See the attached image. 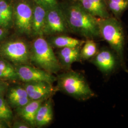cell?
I'll list each match as a JSON object with an SVG mask.
<instances>
[{"label": "cell", "mask_w": 128, "mask_h": 128, "mask_svg": "<svg viewBox=\"0 0 128 128\" xmlns=\"http://www.w3.org/2000/svg\"><path fill=\"white\" fill-rule=\"evenodd\" d=\"M69 32L86 40H99L101 38L98 18L88 13L77 1H69L60 5Z\"/></svg>", "instance_id": "6da1fadb"}, {"label": "cell", "mask_w": 128, "mask_h": 128, "mask_svg": "<svg viewBox=\"0 0 128 128\" xmlns=\"http://www.w3.org/2000/svg\"><path fill=\"white\" fill-rule=\"evenodd\" d=\"M98 22L101 38L107 42L115 53L121 68L128 73L124 54L126 35L120 20L111 16L107 18H98Z\"/></svg>", "instance_id": "7a4b0ae2"}, {"label": "cell", "mask_w": 128, "mask_h": 128, "mask_svg": "<svg viewBox=\"0 0 128 128\" xmlns=\"http://www.w3.org/2000/svg\"><path fill=\"white\" fill-rule=\"evenodd\" d=\"M57 91L74 99L86 101L96 96L82 74L71 70L66 71L56 76Z\"/></svg>", "instance_id": "3957f363"}, {"label": "cell", "mask_w": 128, "mask_h": 128, "mask_svg": "<svg viewBox=\"0 0 128 128\" xmlns=\"http://www.w3.org/2000/svg\"><path fill=\"white\" fill-rule=\"evenodd\" d=\"M30 61L38 68L51 74L58 73L62 69L52 49L44 36H38L30 47Z\"/></svg>", "instance_id": "277c9868"}, {"label": "cell", "mask_w": 128, "mask_h": 128, "mask_svg": "<svg viewBox=\"0 0 128 128\" xmlns=\"http://www.w3.org/2000/svg\"><path fill=\"white\" fill-rule=\"evenodd\" d=\"M0 56L12 63L15 66L29 64L30 48L22 40L8 41L0 46Z\"/></svg>", "instance_id": "5b68a950"}, {"label": "cell", "mask_w": 128, "mask_h": 128, "mask_svg": "<svg viewBox=\"0 0 128 128\" xmlns=\"http://www.w3.org/2000/svg\"><path fill=\"white\" fill-rule=\"evenodd\" d=\"M68 32V28L60 5L46 10L43 36H55Z\"/></svg>", "instance_id": "8992f818"}, {"label": "cell", "mask_w": 128, "mask_h": 128, "mask_svg": "<svg viewBox=\"0 0 128 128\" xmlns=\"http://www.w3.org/2000/svg\"><path fill=\"white\" fill-rule=\"evenodd\" d=\"M32 15L33 7L28 1L22 0L17 4L14 13V23L19 33L32 35Z\"/></svg>", "instance_id": "52a82bcc"}, {"label": "cell", "mask_w": 128, "mask_h": 128, "mask_svg": "<svg viewBox=\"0 0 128 128\" xmlns=\"http://www.w3.org/2000/svg\"><path fill=\"white\" fill-rule=\"evenodd\" d=\"M91 62L105 76L113 73L118 66L119 60L114 52L110 48L103 47L91 59Z\"/></svg>", "instance_id": "ba28073f"}, {"label": "cell", "mask_w": 128, "mask_h": 128, "mask_svg": "<svg viewBox=\"0 0 128 128\" xmlns=\"http://www.w3.org/2000/svg\"><path fill=\"white\" fill-rule=\"evenodd\" d=\"M15 69L18 79L24 82L44 81L53 84L56 81V77L52 74L29 64L15 66Z\"/></svg>", "instance_id": "9c48e42d"}, {"label": "cell", "mask_w": 128, "mask_h": 128, "mask_svg": "<svg viewBox=\"0 0 128 128\" xmlns=\"http://www.w3.org/2000/svg\"><path fill=\"white\" fill-rule=\"evenodd\" d=\"M23 86L31 100H45L57 91L52 84L44 81L24 82Z\"/></svg>", "instance_id": "30bf717a"}, {"label": "cell", "mask_w": 128, "mask_h": 128, "mask_svg": "<svg viewBox=\"0 0 128 128\" xmlns=\"http://www.w3.org/2000/svg\"><path fill=\"white\" fill-rule=\"evenodd\" d=\"M81 47L82 46L60 48L56 56L62 69L66 71L70 70L74 63L82 61L80 55Z\"/></svg>", "instance_id": "8fae6325"}, {"label": "cell", "mask_w": 128, "mask_h": 128, "mask_svg": "<svg viewBox=\"0 0 128 128\" xmlns=\"http://www.w3.org/2000/svg\"><path fill=\"white\" fill-rule=\"evenodd\" d=\"M78 2L88 13L97 18H107L110 14L105 0H77Z\"/></svg>", "instance_id": "7c38bea8"}, {"label": "cell", "mask_w": 128, "mask_h": 128, "mask_svg": "<svg viewBox=\"0 0 128 128\" xmlns=\"http://www.w3.org/2000/svg\"><path fill=\"white\" fill-rule=\"evenodd\" d=\"M54 113L52 102L50 98L44 101L37 110L35 116V127H44L50 124L53 120Z\"/></svg>", "instance_id": "4fadbf2b"}, {"label": "cell", "mask_w": 128, "mask_h": 128, "mask_svg": "<svg viewBox=\"0 0 128 128\" xmlns=\"http://www.w3.org/2000/svg\"><path fill=\"white\" fill-rule=\"evenodd\" d=\"M46 9L34 2L33 7L32 35L35 37L44 36L43 30L46 20Z\"/></svg>", "instance_id": "5bb4252c"}, {"label": "cell", "mask_w": 128, "mask_h": 128, "mask_svg": "<svg viewBox=\"0 0 128 128\" xmlns=\"http://www.w3.org/2000/svg\"><path fill=\"white\" fill-rule=\"evenodd\" d=\"M7 98L8 103L16 109L22 107L31 101L23 85L10 88L8 92Z\"/></svg>", "instance_id": "9a60e30c"}, {"label": "cell", "mask_w": 128, "mask_h": 128, "mask_svg": "<svg viewBox=\"0 0 128 128\" xmlns=\"http://www.w3.org/2000/svg\"><path fill=\"white\" fill-rule=\"evenodd\" d=\"M44 101V100H31L26 105L16 109L18 115L22 120L30 124L32 127H35V119L37 110Z\"/></svg>", "instance_id": "2e32d148"}, {"label": "cell", "mask_w": 128, "mask_h": 128, "mask_svg": "<svg viewBox=\"0 0 128 128\" xmlns=\"http://www.w3.org/2000/svg\"><path fill=\"white\" fill-rule=\"evenodd\" d=\"M48 41L52 47L60 49L68 47L81 46L85 41L66 35H55L51 37Z\"/></svg>", "instance_id": "e0dca14e"}, {"label": "cell", "mask_w": 128, "mask_h": 128, "mask_svg": "<svg viewBox=\"0 0 128 128\" xmlns=\"http://www.w3.org/2000/svg\"><path fill=\"white\" fill-rule=\"evenodd\" d=\"M111 15L120 20L124 13L128 10V0H105Z\"/></svg>", "instance_id": "ac0fdd59"}, {"label": "cell", "mask_w": 128, "mask_h": 128, "mask_svg": "<svg viewBox=\"0 0 128 128\" xmlns=\"http://www.w3.org/2000/svg\"><path fill=\"white\" fill-rule=\"evenodd\" d=\"M0 80L10 81L19 80L15 67L4 59H0Z\"/></svg>", "instance_id": "d6986e66"}, {"label": "cell", "mask_w": 128, "mask_h": 128, "mask_svg": "<svg viewBox=\"0 0 128 128\" xmlns=\"http://www.w3.org/2000/svg\"><path fill=\"white\" fill-rule=\"evenodd\" d=\"M99 50L97 44L94 40L87 39L83 44L80 51L82 61L91 60L96 55Z\"/></svg>", "instance_id": "ffe728a7"}, {"label": "cell", "mask_w": 128, "mask_h": 128, "mask_svg": "<svg viewBox=\"0 0 128 128\" xmlns=\"http://www.w3.org/2000/svg\"><path fill=\"white\" fill-rule=\"evenodd\" d=\"M13 17V12L11 7L6 2L0 0V24L5 28L10 25Z\"/></svg>", "instance_id": "44dd1931"}, {"label": "cell", "mask_w": 128, "mask_h": 128, "mask_svg": "<svg viewBox=\"0 0 128 128\" xmlns=\"http://www.w3.org/2000/svg\"><path fill=\"white\" fill-rule=\"evenodd\" d=\"M13 118V114L8 103L0 96V120L8 123Z\"/></svg>", "instance_id": "7402d4cb"}, {"label": "cell", "mask_w": 128, "mask_h": 128, "mask_svg": "<svg viewBox=\"0 0 128 128\" xmlns=\"http://www.w3.org/2000/svg\"><path fill=\"white\" fill-rule=\"evenodd\" d=\"M34 2L42 6L46 9L54 7L59 5L56 0H34Z\"/></svg>", "instance_id": "603a6c76"}, {"label": "cell", "mask_w": 128, "mask_h": 128, "mask_svg": "<svg viewBox=\"0 0 128 128\" xmlns=\"http://www.w3.org/2000/svg\"><path fill=\"white\" fill-rule=\"evenodd\" d=\"M14 128H32V126L25 122L24 120L22 121H17L14 123L13 125Z\"/></svg>", "instance_id": "cb8c5ba5"}, {"label": "cell", "mask_w": 128, "mask_h": 128, "mask_svg": "<svg viewBox=\"0 0 128 128\" xmlns=\"http://www.w3.org/2000/svg\"><path fill=\"white\" fill-rule=\"evenodd\" d=\"M7 85L4 82H0V96H2V95L4 94L5 92L7 89Z\"/></svg>", "instance_id": "d4e9b609"}, {"label": "cell", "mask_w": 128, "mask_h": 128, "mask_svg": "<svg viewBox=\"0 0 128 128\" xmlns=\"http://www.w3.org/2000/svg\"><path fill=\"white\" fill-rule=\"evenodd\" d=\"M9 127L8 122L4 120H0V128H7Z\"/></svg>", "instance_id": "484cf974"}, {"label": "cell", "mask_w": 128, "mask_h": 128, "mask_svg": "<svg viewBox=\"0 0 128 128\" xmlns=\"http://www.w3.org/2000/svg\"><path fill=\"white\" fill-rule=\"evenodd\" d=\"M5 35V33L3 28L0 26V40L3 38Z\"/></svg>", "instance_id": "4316f807"}, {"label": "cell", "mask_w": 128, "mask_h": 128, "mask_svg": "<svg viewBox=\"0 0 128 128\" xmlns=\"http://www.w3.org/2000/svg\"><path fill=\"white\" fill-rule=\"evenodd\" d=\"M77 0H68V1H73V2H75Z\"/></svg>", "instance_id": "83f0119b"}]
</instances>
